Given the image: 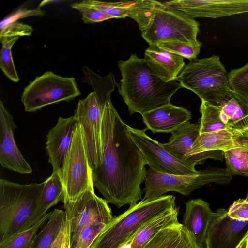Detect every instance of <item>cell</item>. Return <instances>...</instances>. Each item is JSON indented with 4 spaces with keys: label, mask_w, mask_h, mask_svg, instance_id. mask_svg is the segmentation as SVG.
<instances>
[{
    "label": "cell",
    "mask_w": 248,
    "mask_h": 248,
    "mask_svg": "<svg viewBox=\"0 0 248 248\" xmlns=\"http://www.w3.org/2000/svg\"><path fill=\"white\" fill-rule=\"evenodd\" d=\"M101 141L102 163L92 170L94 186L118 208L136 204L141 199L146 164L111 99L103 112Z\"/></svg>",
    "instance_id": "1"
},
{
    "label": "cell",
    "mask_w": 248,
    "mask_h": 248,
    "mask_svg": "<svg viewBox=\"0 0 248 248\" xmlns=\"http://www.w3.org/2000/svg\"><path fill=\"white\" fill-rule=\"evenodd\" d=\"M122 79L118 92L128 107L130 115H141L170 103L180 88L176 80L166 82L151 71L144 59L132 54L126 60L118 62Z\"/></svg>",
    "instance_id": "2"
},
{
    "label": "cell",
    "mask_w": 248,
    "mask_h": 248,
    "mask_svg": "<svg viewBox=\"0 0 248 248\" xmlns=\"http://www.w3.org/2000/svg\"><path fill=\"white\" fill-rule=\"evenodd\" d=\"M172 195L142 199L121 215L113 217L91 247L122 248L129 245L140 229L160 214L176 207Z\"/></svg>",
    "instance_id": "3"
},
{
    "label": "cell",
    "mask_w": 248,
    "mask_h": 248,
    "mask_svg": "<svg viewBox=\"0 0 248 248\" xmlns=\"http://www.w3.org/2000/svg\"><path fill=\"white\" fill-rule=\"evenodd\" d=\"M200 134L221 131L248 137V98L230 89L201 101Z\"/></svg>",
    "instance_id": "4"
},
{
    "label": "cell",
    "mask_w": 248,
    "mask_h": 248,
    "mask_svg": "<svg viewBox=\"0 0 248 248\" xmlns=\"http://www.w3.org/2000/svg\"><path fill=\"white\" fill-rule=\"evenodd\" d=\"M44 182L21 184L0 180V247L20 232L31 216Z\"/></svg>",
    "instance_id": "5"
},
{
    "label": "cell",
    "mask_w": 248,
    "mask_h": 248,
    "mask_svg": "<svg viewBox=\"0 0 248 248\" xmlns=\"http://www.w3.org/2000/svg\"><path fill=\"white\" fill-rule=\"evenodd\" d=\"M199 170L195 175H178L157 172L149 168L144 180L145 195L142 199L159 197L169 191L187 196L205 185H227L233 178L226 168L209 166Z\"/></svg>",
    "instance_id": "6"
},
{
    "label": "cell",
    "mask_w": 248,
    "mask_h": 248,
    "mask_svg": "<svg viewBox=\"0 0 248 248\" xmlns=\"http://www.w3.org/2000/svg\"><path fill=\"white\" fill-rule=\"evenodd\" d=\"M228 72L218 55L191 60L176 81L182 87L193 92L201 100L208 101L230 90Z\"/></svg>",
    "instance_id": "7"
},
{
    "label": "cell",
    "mask_w": 248,
    "mask_h": 248,
    "mask_svg": "<svg viewBox=\"0 0 248 248\" xmlns=\"http://www.w3.org/2000/svg\"><path fill=\"white\" fill-rule=\"evenodd\" d=\"M80 94L74 78L46 71L24 88L21 101L25 111L33 112L47 105L70 101Z\"/></svg>",
    "instance_id": "8"
},
{
    "label": "cell",
    "mask_w": 248,
    "mask_h": 248,
    "mask_svg": "<svg viewBox=\"0 0 248 248\" xmlns=\"http://www.w3.org/2000/svg\"><path fill=\"white\" fill-rule=\"evenodd\" d=\"M60 174L65 193L64 203L76 201L87 190L94 191L92 170L87 155L82 129L78 123Z\"/></svg>",
    "instance_id": "9"
},
{
    "label": "cell",
    "mask_w": 248,
    "mask_h": 248,
    "mask_svg": "<svg viewBox=\"0 0 248 248\" xmlns=\"http://www.w3.org/2000/svg\"><path fill=\"white\" fill-rule=\"evenodd\" d=\"M141 32L149 45L169 40L191 42L197 40L199 22L182 12L165 6H157L151 22Z\"/></svg>",
    "instance_id": "10"
},
{
    "label": "cell",
    "mask_w": 248,
    "mask_h": 248,
    "mask_svg": "<svg viewBox=\"0 0 248 248\" xmlns=\"http://www.w3.org/2000/svg\"><path fill=\"white\" fill-rule=\"evenodd\" d=\"M111 94L96 95L93 91L79 101L73 115L82 129L87 155L93 170L102 161L101 131L103 112Z\"/></svg>",
    "instance_id": "11"
},
{
    "label": "cell",
    "mask_w": 248,
    "mask_h": 248,
    "mask_svg": "<svg viewBox=\"0 0 248 248\" xmlns=\"http://www.w3.org/2000/svg\"><path fill=\"white\" fill-rule=\"evenodd\" d=\"M64 209L69 225L71 248H76L83 228L96 221L108 223L113 217L106 201L91 190L85 191L74 202H64Z\"/></svg>",
    "instance_id": "12"
},
{
    "label": "cell",
    "mask_w": 248,
    "mask_h": 248,
    "mask_svg": "<svg viewBox=\"0 0 248 248\" xmlns=\"http://www.w3.org/2000/svg\"><path fill=\"white\" fill-rule=\"evenodd\" d=\"M129 134L140 151L146 165L153 170L168 174L195 175L199 170L195 163L178 159L146 133V129L140 130L128 125Z\"/></svg>",
    "instance_id": "13"
},
{
    "label": "cell",
    "mask_w": 248,
    "mask_h": 248,
    "mask_svg": "<svg viewBox=\"0 0 248 248\" xmlns=\"http://www.w3.org/2000/svg\"><path fill=\"white\" fill-rule=\"evenodd\" d=\"M248 235V221L232 219L227 210L213 212L205 241V248H236Z\"/></svg>",
    "instance_id": "14"
},
{
    "label": "cell",
    "mask_w": 248,
    "mask_h": 248,
    "mask_svg": "<svg viewBox=\"0 0 248 248\" xmlns=\"http://www.w3.org/2000/svg\"><path fill=\"white\" fill-rule=\"evenodd\" d=\"M163 4L194 19L216 18L248 13V0H175Z\"/></svg>",
    "instance_id": "15"
},
{
    "label": "cell",
    "mask_w": 248,
    "mask_h": 248,
    "mask_svg": "<svg viewBox=\"0 0 248 248\" xmlns=\"http://www.w3.org/2000/svg\"><path fill=\"white\" fill-rule=\"evenodd\" d=\"M17 128L13 116L0 101V163L8 170L23 174H31L32 169L18 148L14 138Z\"/></svg>",
    "instance_id": "16"
},
{
    "label": "cell",
    "mask_w": 248,
    "mask_h": 248,
    "mask_svg": "<svg viewBox=\"0 0 248 248\" xmlns=\"http://www.w3.org/2000/svg\"><path fill=\"white\" fill-rule=\"evenodd\" d=\"M77 122L74 116L59 117L46 135V151L53 172L61 171L70 148Z\"/></svg>",
    "instance_id": "17"
},
{
    "label": "cell",
    "mask_w": 248,
    "mask_h": 248,
    "mask_svg": "<svg viewBox=\"0 0 248 248\" xmlns=\"http://www.w3.org/2000/svg\"><path fill=\"white\" fill-rule=\"evenodd\" d=\"M146 130L153 133H172L191 118L189 111L170 103L141 115Z\"/></svg>",
    "instance_id": "18"
},
{
    "label": "cell",
    "mask_w": 248,
    "mask_h": 248,
    "mask_svg": "<svg viewBox=\"0 0 248 248\" xmlns=\"http://www.w3.org/2000/svg\"><path fill=\"white\" fill-rule=\"evenodd\" d=\"M143 59L154 74L166 82L176 80L185 66L183 57L156 44L149 45Z\"/></svg>",
    "instance_id": "19"
},
{
    "label": "cell",
    "mask_w": 248,
    "mask_h": 248,
    "mask_svg": "<svg viewBox=\"0 0 248 248\" xmlns=\"http://www.w3.org/2000/svg\"><path fill=\"white\" fill-rule=\"evenodd\" d=\"M213 213L209 204L202 199H191L186 203L182 224L192 234L199 248H205L206 235Z\"/></svg>",
    "instance_id": "20"
},
{
    "label": "cell",
    "mask_w": 248,
    "mask_h": 248,
    "mask_svg": "<svg viewBox=\"0 0 248 248\" xmlns=\"http://www.w3.org/2000/svg\"><path fill=\"white\" fill-rule=\"evenodd\" d=\"M65 193L60 171L52 172L44 182L36 205L21 231L28 229L44 217L47 210L59 202H64ZM20 231V232H21Z\"/></svg>",
    "instance_id": "21"
},
{
    "label": "cell",
    "mask_w": 248,
    "mask_h": 248,
    "mask_svg": "<svg viewBox=\"0 0 248 248\" xmlns=\"http://www.w3.org/2000/svg\"><path fill=\"white\" fill-rule=\"evenodd\" d=\"M238 148L248 149V137L234 136L224 131L201 134L185 155L184 160L206 151Z\"/></svg>",
    "instance_id": "22"
},
{
    "label": "cell",
    "mask_w": 248,
    "mask_h": 248,
    "mask_svg": "<svg viewBox=\"0 0 248 248\" xmlns=\"http://www.w3.org/2000/svg\"><path fill=\"white\" fill-rule=\"evenodd\" d=\"M142 248H199L192 234L179 222L161 230Z\"/></svg>",
    "instance_id": "23"
},
{
    "label": "cell",
    "mask_w": 248,
    "mask_h": 248,
    "mask_svg": "<svg viewBox=\"0 0 248 248\" xmlns=\"http://www.w3.org/2000/svg\"><path fill=\"white\" fill-rule=\"evenodd\" d=\"M200 135V126L196 123L186 122L171 133L168 142L163 147L176 158L184 160L185 155L193 146Z\"/></svg>",
    "instance_id": "24"
},
{
    "label": "cell",
    "mask_w": 248,
    "mask_h": 248,
    "mask_svg": "<svg viewBox=\"0 0 248 248\" xmlns=\"http://www.w3.org/2000/svg\"><path fill=\"white\" fill-rule=\"evenodd\" d=\"M177 207L165 211L152 218L137 232L129 244V248H142L161 230L179 222Z\"/></svg>",
    "instance_id": "25"
},
{
    "label": "cell",
    "mask_w": 248,
    "mask_h": 248,
    "mask_svg": "<svg viewBox=\"0 0 248 248\" xmlns=\"http://www.w3.org/2000/svg\"><path fill=\"white\" fill-rule=\"evenodd\" d=\"M118 2L125 17L134 20L141 31L147 28L155 8L162 3L152 0H121Z\"/></svg>",
    "instance_id": "26"
},
{
    "label": "cell",
    "mask_w": 248,
    "mask_h": 248,
    "mask_svg": "<svg viewBox=\"0 0 248 248\" xmlns=\"http://www.w3.org/2000/svg\"><path fill=\"white\" fill-rule=\"evenodd\" d=\"M65 220V212L55 209L37 234L30 248H49Z\"/></svg>",
    "instance_id": "27"
},
{
    "label": "cell",
    "mask_w": 248,
    "mask_h": 248,
    "mask_svg": "<svg viewBox=\"0 0 248 248\" xmlns=\"http://www.w3.org/2000/svg\"><path fill=\"white\" fill-rule=\"evenodd\" d=\"M226 169L233 175L248 177V149L233 148L224 150Z\"/></svg>",
    "instance_id": "28"
},
{
    "label": "cell",
    "mask_w": 248,
    "mask_h": 248,
    "mask_svg": "<svg viewBox=\"0 0 248 248\" xmlns=\"http://www.w3.org/2000/svg\"><path fill=\"white\" fill-rule=\"evenodd\" d=\"M51 212L47 213L37 223L17 233L0 248H30L41 228L48 221Z\"/></svg>",
    "instance_id": "29"
},
{
    "label": "cell",
    "mask_w": 248,
    "mask_h": 248,
    "mask_svg": "<svg viewBox=\"0 0 248 248\" xmlns=\"http://www.w3.org/2000/svg\"><path fill=\"white\" fill-rule=\"evenodd\" d=\"M156 45L164 50L191 61L196 59L200 53L202 43L198 40L191 42L174 40L161 42Z\"/></svg>",
    "instance_id": "30"
},
{
    "label": "cell",
    "mask_w": 248,
    "mask_h": 248,
    "mask_svg": "<svg viewBox=\"0 0 248 248\" xmlns=\"http://www.w3.org/2000/svg\"><path fill=\"white\" fill-rule=\"evenodd\" d=\"M19 37H4L0 38L2 48L0 56V67L6 76L13 82L19 81V78L15 66L12 47Z\"/></svg>",
    "instance_id": "31"
},
{
    "label": "cell",
    "mask_w": 248,
    "mask_h": 248,
    "mask_svg": "<svg viewBox=\"0 0 248 248\" xmlns=\"http://www.w3.org/2000/svg\"><path fill=\"white\" fill-rule=\"evenodd\" d=\"M230 88L248 98V62L244 66L232 69L227 75Z\"/></svg>",
    "instance_id": "32"
},
{
    "label": "cell",
    "mask_w": 248,
    "mask_h": 248,
    "mask_svg": "<svg viewBox=\"0 0 248 248\" xmlns=\"http://www.w3.org/2000/svg\"><path fill=\"white\" fill-rule=\"evenodd\" d=\"M108 223L96 221L81 231L76 248H89Z\"/></svg>",
    "instance_id": "33"
},
{
    "label": "cell",
    "mask_w": 248,
    "mask_h": 248,
    "mask_svg": "<svg viewBox=\"0 0 248 248\" xmlns=\"http://www.w3.org/2000/svg\"><path fill=\"white\" fill-rule=\"evenodd\" d=\"M71 7L78 10L82 15V19L85 23H94L112 19L103 12L94 8L81 5L79 2L71 4Z\"/></svg>",
    "instance_id": "34"
},
{
    "label": "cell",
    "mask_w": 248,
    "mask_h": 248,
    "mask_svg": "<svg viewBox=\"0 0 248 248\" xmlns=\"http://www.w3.org/2000/svg\"><path fill=\"white\" fill-rule=\"evenodd\" d=\"M0 38L11 37L30 36L32 28L29 25L15 21L0 27Z\"/></svg>",
    "instance_id": "35"
},
{
    "label": "cell",
    "mask_w": 248,
    "mask_h": 248,
    "mask_svg": "<svg viewBox=\"0 0 248 248\" xmlns=\"http://www.w3.org/2000/svg\"><path fill=\"white\" fill-rule=\"evenodd\" d=\"M227 211L229 217L232 219L248 221V190L245 199L234 201Z\"/></svg>",
    "instance_id": "36"
},
{
    "label": "cell",
    "mask_w": 248,
    "mask_h": 248,
    "mask_svg": "<svg viewBox=\"0 0 248 248\" xmlns=\"http://www.w3.org/2000/svg\"><path fill=\"white\" fill-rule=\"evenodd\" d=\"M45 14L44 11L38 8L35 9H19L10 16L2 20L0 27L3 26L9 23L17 21V20L31 16H43Z\"/></svg>",
    "instance_id": "37"
},
{
    "label": "cell",
    "mask_w": 248,
    "mask_h": 248,
    "mask_svg": "<svg viewBox=\"0 0 248 248\" xmlns=\"http://www.w3.org/2000/svg\"><path fill=\"white\" fill-rule=\"evenodd\" d=\"M60 248H71L69 225L65 217V230Z\"/></svg>",
    "instance_id": "38"
},
{
    "label": "cell",
    "mask_w": 248,
    "mask_h": 248,
    "mask_svg": "<svg viewBox=\"0 0 248 248\" xmlns=\"http://www.w3.org/2000/svg\"><path fill=\"white\" fill-rule=\"evenodd\" d=\"M65 230V220L59 233L49 248H60Z\"/></svg>",
    "instance_id": "39"
},
{
    "label": "cell",
    "mask_w": 248,
    "mask_h": 248,
    "mask_svg": "<svg viewBox=\"0 0 248 248\" xmlns=\"http://www.w3.org/2000/svg\"><path fill=\"white\" fill-rule=\"evenodd\" d=\"M236 248H248V235L241 241Z\"/></svg>",
    "instance_id": "40"
},
{
    "label": "cell",
    "mask_w": 248,
    "mask_h": 248,
    "mask_svg": "<svg viewBox=\"0 0 248 248\" xmlns=\"http://www.w3.org/2000/svg\"><path fill=\"white\" fill-rule=\"evenodd\" d=\"M89 248H92L91 246Z\"/></svg>",
    "instance_id": "41"
}]
</instances>
